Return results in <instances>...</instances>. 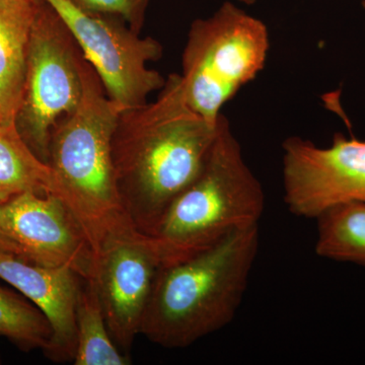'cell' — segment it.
Here are the masks:
<instances>
[{"mask_svg":"<svg viewBox=\"0 0 365 365\" xmlns=\"http://www.w3.org/2000/svg\"><path fill=\"white\" fill-rule=\"evenodd\" d=\"M220 120L211 123L192 109L180 74L168 76L157 100L121 112L112 139L115 182L139 232L155 235L170 204L198 176Z\"/></svg>","mask_w":365,"mask_h":365,"instance_id":"obj_1","label":"cell"},{"mask_svg":"<svg viewBox=\"0 0 365 365\" xmlns=\"http://www.w3.org/2000/svg\"><path fill=\"white\" fill-rule=\"evenodd\" d=\"M260 244L258 227L237 230L158 269L140 334L165 348L189 347L232 323Z\"/></svg>","mask_w":365,"mask_h":365,"instance_id":"obj_2","label":"cell"},{"mask_svg":"<svg viewBox=\"0 0 365 365\" xmlns=\"http://www.w3.org/2000/svg\"><path fill=\"white\" fill-rule=\"evenodd\" d=\"M81 76V101L53 128L48 163L66 190L69 205L97 256L108 235L133 227L118 195L112 160L113 134L123 109L108 97L85 56Z\"/></svg>","mask_w":365,"mask_h":365,"instance_id":"obj_3","label":"cell"},{"mask_svg":"<svg viewBox=\"0 0 365 365\" xmlns=\"http://www.w3.org/2000/svg\"><path fill=\"white\" fill-rule=\"evenodd\" d=\"M264 209L263 186L222 114L202 170L170 204L153 237L167 263H176L232 232L258 227Z\"/></svg>","mask_w":365,"mask_h":365,"instance_id":"obj_4","label":"cell"},{"mask_svg":"<svg viewBox=\"0 0 365 365\" xmlns=\"http://www.w3.org/2000/svg\"><path fill=\"white\" fill-rule=\"evenodd\" d=\"M270 50L267 26L232 1L190 26L180 74L194 111L217 123L222 108L263 71Z\"/></svg>","mask_w":365,"mask_h":365,"instance_id":"obj_5","label":"cell"},{"mask_svg":"<svg viewBox=\"0 0 365 365\" xmlns=\"http://www.w3.org/2000/svg\"><path fill=\"white\" fill-rule=\"evenodd\" d=\"M83 57L78 42L54 7L46 0H36L25 88L16 125L21 138L43 162H49L55 125L71 114L81 101Z\"/></svg>","mask_w":365,"mask_h":365,"instance_id":"obj_6","label":"cell"},{"mask_svg":"<svg viewBox=\"0 0 365 365\" xmlns=\"http://www.w3.org/2000/svg\"><path fill=\"white\" fill-rule=\"evenodd\" d=\"M68 26L85 58L97 72L108 97L123 110L148 102L165 79L148 64L162 58L160 42L140 37L121 19L91 14L68 0H46Z\"/></svg>","mask_w":365,"mask_h":365,"instance_id":"obj_7","label":"cell"},{"mask_svg":"<svg viewBox=\"0 0 365 365\" xmlns=\"http://www.w3.org/2000/svg\"><path fill=\"white\" fill-rule=\"evenodd\" d=\"M283 199L295 216L317 220L331 209L365 203V141L334 136L316 145L292 136L282 143Z\"/></svg>","mask_w":365,"mask_h":365,"instance_id":"obj_8","label":"cell"},{"mask_svg":"<svg viewBox=\"0 0 365 365\" xmlns=\"http://www.w3.org/2000/svg\"><path fill=\"white\" fill-rule=\"evenodd\" d=\"M167 264L160 242L131 227L108 235L96 256L93 279L108 328L129 351L141 324L158 269Z\"/></svg>","mask_w":365,"mask_h":365,"instance_id":"obj_9","label":"cell"},{"mask_svg":"<svg viewBox=\"0 0 365 365\" xmlns=\"http://www.w3.org/2000/svg\"><path fill=\"white\" fill-rule=\"evenodd\" d=\"M0 232L11 254L23 260L93 277L96 254L85 227L56 195L26 192L1 204Z\"/></svg>","mask_w":365,"mask_h":365,"instance_id":"obj_10","label":"cell"},{"mask_svg":"<svg viewBox=\"0 0 365 365\" xmlns=\"http://www.w3.org/2000/svg\"><path fill=\"white\" fill-rule=\"evenodd\" d=\"M0 279L18 289L44 314L52 338L44 350L54 362L73 361L76 304L83 278L68 267H46L0 251Z\"/></svg>","mask_w":365,"mask_h":365,"instance_id":"obj_11","label":"cell"},{"mask_svg":"<svg viewBox=\"0 0 365 365\" xmlns=\"http://www.w3.org/2000/svg\"><path fill=\"white\" fill-rule=\"evenodd\" d=\"M36 0H0V115L16 122L25 88Z\"/></svg>","mask_w":365,"mask_h":365,"instance_id":"obj_12","label":"cell"},{"mask_svg":"<svg viewBox=\"0 0 365 365\" xmlns=\"http://www.w3.org/2000/svg\"><path fill=\"white\" fill-rule=\"evenodd\" d=\"M26 192L53 194L69 205L54 170L29 148L16 122L0 123V205Z\"/></svg>","mask_w":365,"mask_h":365,"instance_id":"obj_13","label":"cell"},{"mask_svg":"<svg viewBox=\"0 0 365 365\" xmlns=\"http://www.w3.org/2000/svg\"><path fill=\"white\" fill-rule=\"evenodd\" d=\"M76 365H126L130 359L113 340L93 277L83 278L76 304Z\"/></svg>","mask_w":365,"mask_h":365,"instance_id":"obj_14","label":"cell"},{"mask_svg":"<svg viewBox=\"0 0 365 365\" xmlns=\"http://www.w3.org/2000/svg\"><path fill=\"white\" fill-rule=\"evenodd\" d=\"M316 220L318 256L365 267V203L331 209Z\"/></svg>","mask_w":365,"mask_h":365,"instance_id":"obj_15","label":"cell"},{"mask_svg":"<svg viewBox=\"0 0 365 365\" xmlns=\"http://www.w3.org/2000/svg\"><path fill=\"white\" fill-rule=\"evenodd\" d=\"M0 336L23 351H44L51 340L52 328L35 304L0 288Z\"/></svg>","mask_w":365,"mask_h":365,"instance_id":"obj_16","label":"cell"},{"mask_svg":"<svg viewBox=\"0 0 365 365\" xmlns=\"http://www.w3.org/2000/svg\"><path fill=\"white\" fill-rule=\"evenodd\" d=\"M91 14L121 19L134 32L140 34L151 0H68Z\"/></svg>","mask_w":365,"mask_h":365,"instance_id":"obj_17","label":"cell"},{"mask_svg":"<svg viewBox=\"0 0 365 365\" xmlns=\"http://www.w3.org/2000/svg\"><path fill=\"white\" fill-rule=\"evenodd\" d=\"M235 1L241 2V4H247V6H252L257 0H235Z\"/></svg>","mask_w":365,"mask_h":365,"instance_id":"obj_18","label":"cell"},{"mask_svg":"<svg viewBox=\"0 0 365 365\" xmlns=\"http://www.w3.org/2000/svg\"><path fill=\"white\" fill-rule=\"evenodd\" d=\"M0 123H1V115H0Z\"/></svg>","mask_w":365,"mask_h":365,"instance_id":"obj_19","label":"cell"}]
</instances>
